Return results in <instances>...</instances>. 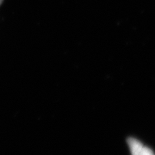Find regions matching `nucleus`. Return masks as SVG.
Segmentation results:
<instances>
[{
    "label": "nucleus",
    "instance_id": "f03ea898",
    "mask_svg": "<svg viewBox=\"0 0 155 155\" xmlns=\"http://www.w3.org/2000/svg\"><path fill=\"white\" fill-rule=\"evenodd\" d=\"M2 1H3V0H0V5H1L2 2Z\"/></svg>",
    "mask_w": 155,
    "mask_h": 155
},
{
    "label": "nucleus",
    "instance_id": "f257e3e1",
    "mask_svg": "<svg viewBox=\"0 0 155 155\" xmlns=\"http://www.w3.org/2000/svg\"><path fill=\"white\" fill-rule=\"evenodd\" d=\"M131 155H155L150 148L142 144L138 139L130 137L127 140Z\"/></svg>",
    "mask_w": 155,
    "mask_h": 155
}]
</instances>
